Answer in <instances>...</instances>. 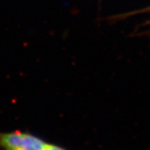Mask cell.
I'll use <instances>...</instances> for the list:
<instances>
[{
  "label": "cell",
  "instance_id": "1",
  "mask_svg": "<svg viewBox=\"0 0 150 150\" xmlns=\"http://www.w3.org/2000/svg\"><path fill=\"white\" fill-rule=\"evenodd\" d=\"M1 150H67L28 132H0Z\"/></svg>",
  "mask_w": 150,
  "mask_h": 150
}]
</instances>
